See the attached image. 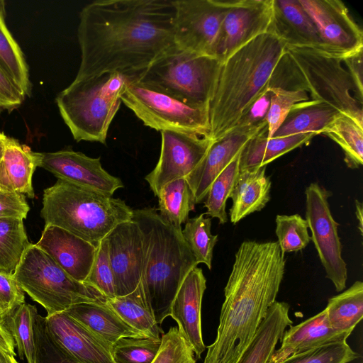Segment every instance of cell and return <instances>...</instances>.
Instances as JSON below:
<instances>
[{
    "instance_id": "6da1fadb",
    "label": "cell",
    "mask_w": 363,
    "mask_h": 363,
    "mask_svg": "<svg viewBox=\"0 0 363 363\" xmlns=\"http://www.w3.org/2000/svg\"><path fill=\"white\" fill-rule=\"evenodd\" d=\"M170 0H98L79 13L75 80L106 73L138 78L174 44Z\"/></svg>"
},
{
    "instance_id": "7a4b0ae2",
    "label": "cell",
    "mask_w": 363,
    "mask_h": 363,
    "mask_svg": "<svg viewBox=\"0 0 363 363\" xmlns=\"http://www.w3.org/2000/svg\"><path fill=\"white\" fill-rule=\"evenodd\" d=\"M284 269L277 242H242L224 289L216 337L203 363H238L276 301Z\"/></svg>"
},
{
    "instance_id": "3957f363",
    "label": "cell",
    "mask_w": 363,
    "mask_h": 363,
    "mask_svg": "<svg viewBox=\"0 0 363 363\" xmlns=\"http://www.w3.org/2000/svg\"><path fill=\"white\" fill-rule=\"evenodd\" d=\"M286 44L274 33L260 34L221 62L208 104L209 138L215 141L239 125L266 91Z\"/></svg>"
},
{
    "instance_id": "277c9868",
    "label": "cell",
    "mask_w": 363,
    "mask_h": 363,
    "mask_svg": "<svg viewBox=\"0 0 363 363\" xmlns=\"http://www.w3.org/2000/svg\"><path fill=\"white\" fill-rule=\"evenodd\" d=\"M342 59L325 50L286 46L269 82V87L304 91L363 126V94L355 86Z\"/></svg>"
},
{
    "instance_id": "5b68a950",
    "label": "cell",
    "mask_w": 363,
    "mask_h": 363,
    "mask_svg": "<svg viewBox=\"0 0 363 363\" xmlns=\"http://www.w3.org/2000/svg\"><path fill=\"white\" fill-rule=\"evenodd\" d=\"M145 247L141 277L157 324L169 316L172 303L188 273L198 264L182 230L165 221L155 208L133 211Z\"/></svg>"
},
{
    "instance_id": "8992f818",
    "label": "cell",
    "mask_w": 363,
    "mask_h": 363,
    "mask_svg": "<svg viewBox=\"0 0 363 363\" xmlns=\"http://www.w3.org/2000/svg\"><path fill=\"white\" fill-rule=\"evenodd\" d=\"M124 201L60 179L43 191L40 216L45 225L63 228L97 247L119 223L130 220Z\"/></svg>"
},
{
    "instance_id": "52a82bcc",
    "label": "cell",
    "mask_w": 363,
    "mask_h": 363,
    "mask_svg": "<svg viewBox=\"0 0 363 363\" xmlns=\"http://www.w3.org/2000/svg\"><path fill=\"white\" fill-rule=\"evenodd\" d=\"M118 73L74 81L56 97L60 114L77 141L106 144L129 80Z\"/></svg>"
},
{
    "instance_id": "ba28073f",
    "label": "cell",
    "mask_w": 363,
    "mask_h": 363,
    "mask_svg": "<svg viewBox=\"0 0 363 363\" xmlns=\"http://www.w3.org/2000/svg\"><path fill=\"white\" fill-rule=\"evenodd\" d=\"M220 64L216 57L174 44L134 79L184 103L208 108Z\"/></svg>"
},
{
    "instance_id": "9c48e42d",
    "label": "cell",
    "mask_w": 363,
    "mask_h": 363,
    "mask_svg": "<svg viewBox=\"0 0 363 363\" xmlns=\"http://www.w3.org/2000/svg\"><path fill=\"white\" fill-rule=\"evenodd\" d=\"M13 276L24 291L47 311V315L64 312L85 302L106 301L94 288L70 277L35 244L24 251Z\"/></svg>"
},
{
    "instance_id": "30bf717a",
    "label": "cell",
    "mask_w": 363,
    "mask_h": 363,
    "mask_svg": "<svg viewBox=\"0 0 363 363\" xmlns=\"http://www.w3.org/2000/svg\"><path fill=\"white\" fill-rule=\"evenodd\" d=\"M121 102L145 125L157 131L170 130L209 138L208 108L184 103L130 79Z\"/></svg>"
},
{
    "instance_id": "8fae6325",
    "label": "cell",
    "mask_w": 363,
    "mask_h": 363,
    "mask_svg": "<svg viewBox=\"0 0 363 363\" xmlns=\"http://www.w3.org/2000/svg\"><path fill=\"white\" fill-rule=\"evenodd\" d=\"M174 42L180 48L216 57L227 6L220 0L172 1Z\"/></svg>"
},
{
    "instance_id": "7c38bea8",
    "label": "cell",
    "mask_w": 363,
    "mask_h": 363,
    "mask_svg": "<svg viewBox=\"0 0 363 363\" xmlns=\"http://www.w3.org/2000/svg\"><path fill=\"white\" fill-rule=\"evenodd\" d=\"M306 220L312 240L323 266L326 277L337 292L345 289L347 264L342 257V245L337 233L339 223L330 212L328 198L331 193L317 183H311L305 191Z\"/></svg>"
},
{
    "instance_id": "4fadbf2b",
    "label": "cell",
    "mask_w": 363,
    "mask_h": 363,
    "mask_svg": "<svg viewBox=\"0 0 363 363\" xmlns=\"http://www.w3.org/2000/svg\"><path fill=\"white\" fill-rule=\"evenodd\" d=\"M157 164L145 179L157 196L167 184L185 178L201 162L213 140L206 136L164 130Z\"/></svg>"
},
{
    "instance_id": "5bb4252c",
    "label": "cell",
    "mask_w": 363,
    "mask_h": 363,
    "mask_svg": "<svg viewBox=\"0 0 363 363\" xmlns=\"http://www.w3.org/2000/svg\"><path fill=\"white\" fill-rule=\"evenodd\" d=\"M313 21L325 51L340 57L363 49V33L340 0H299Z\"/></svg>"
},
{
    "instance_id": "9a60e30c",
    "label": "cell",
    "mask_w": 363,
    "mask_h": 363,
    "mask_svg": "<svg viewBox=\"0 0 363 363\" xmlns=\"http://www.w3.org/2000/svg\"><path fill=\"white\" fill-rule=\"evenodd\" d=\"M225 4L216 52L221 62L252 38L272 31L273 18V0H228Z\"/></svg>"
},
{
    "instance_id": "2e32d148",
    "label": "cell",
    "mask_w": 363,
    "mask_h": 363,
    "mask_svg": "<svg viewBox=\"0 0 363 363\" xmlns=\"http://www.w3.org/2000/svg\"><path fill=\"white\" fill-rule=\"evenodd\" d=\"M105 238L116 296L128 294L139 284L144 269L145 252L142 230L131 219L119 223Z\"/></svg>"
},
{
    "instance_id": "e0dca14e",
    "label": "cell",
    "mask_w": 363,
    "mask_h": 363,
    "mask_svg": "<svg viewBox=\"0 0 363 363\" xmlns=\"http://www.w3.org/2000/svg\"><path fill=\"white\" fill-rule=\"evenodd\" d=\"M266 128V121L240 124L222 138L213 141L201 162L184 178L195 203H201L206 198L217 176L241 152L252 138Z\"/></svg>"
},
{
    "instance_id": "ac0fdd59",
    "label": "cell",
    "mask_w": 363,
    "mask_h": 363,
    "mask_svg": "<svg viewBox=\"0 0 363 363\" xmlns=\"http://www.w3.org/2000/svg\"><path fill=\"white\" fill-rule=\"evenodd\" d=\"M39 167L65 180L112 196L123 187L122 181L106 172L100 157H90L81 152L64 149L52 152H42Z\"/></svg>"
},
{
    "instance_id": "d6986e66",
    "label": "cell",
    "mask_w": 363,
    "mask_h": 363,
    "mask_svg": "<svg viewBox=\"0 0 363 363\" xmlns=\"http://www.w3.org/2000/svg\"><path fill=\"white\" fill-rule=\"evenodd\" d=\"M206 279L199 267L184 278L172 303L169 316L177 323L181 335L191 347L196 359L206 350L201 331V304Z\"/></svg>"
},
{
    "instance_id": "ffe728a7",
    "label": "cell",
    "mask_w": 363,
    "mask_h": 363,
    "mask_svg": "<svg viewBox=\"0 0 363 363\" xmlns=\"http://www.w3.org/2000/svg\"><path fill=\"white\" fill-rule=\"evenodd\" d=\"M50 332L61 347L79 363H116L112 346L65 311L46 315Z\"/></svg>"
},
{
    "instance_id": "44dd1931",
    "label": "cell",
    "mask_w": 363,
    "mask_h": 363,
    "mask_svg": "<svg viewBox=\"0 0 363 363\" xmlns=\"http://www.w3.org/2000/svg\"><path fill=\"white\" fill-rule=\"evenodd\" d=\"M75 280L84 283L91 270L96 248L60 227L45 225L35 244Z\"/></svg>"
},
{
    "instance_id": "7402d4cb",
    "label": "cell",
    "mask_w": 363,
    "mask_h": 363,
    "mask_svg": "<svg viewBox=\"0 0 363 363\" xmlns=\"http://www.w3.org/2000/svg\"><path fill=\"white\" fill-rule=\"evenodd\" d=\"M351 333L333 329L323 309L297 325L289 326L280 340V347L274 350L267 363H281L291 355L328 344L347 341Z\"/></svg>"
},
{
    "instance_id": "603a6c76",
    "label": "cell",
    "mask_w": 363,
    "mask_h": 363,
    "mask_svg": "<svg viewBox=\"0 0 363 363\" xmlns=\"http://www.w3.org/2000/svg\"><path fill=\"white\" fill-rule=\"evenodd\" d=\"M272 31L286 46L325 50L318 31L299 0H273Z\"/></svg>"
},
{
    "instance_id": "cb8c5ba5",
    "label": "cell",
    "mask_w": 363,
    "mask_h": 363,
    "mask_svg": "<svg viewBox=\"0 0 363 363\" xmlns=\"http://www.w3.org/2000/svg\"><path fill=\"white\" fill-rule=\"evenodd\" d=\"M41 159L42 152H33L16 139L8 137L0 162V182L4 190L34 198L32 177Z\"/></svg>"
},
{
    "instance_id": "d4e9b609",
    "label": "cell",
    "mask_w": 363,
    "mask_h": 363,
    "mask_svg": "<svg viewBox=\"0 0 363 363\" xmlns=\"http://www.w3.org/2000/svg\"><path fill=\"white\" fill-rule=\"evenodd\" d=\"M65 312L111 346L123 337H146L124 322L105 301L80 303Z\"/></svg>"
},
{
    "instance_id": "484cf974",
    "label": "cell",
    "mask_w": 363,
    "mask_h": 363,
    "mask_svg": "<svg viewBox=\"0 0 363 363\" xmlns=\"http://www.w3.org/2000/svg\"><path fill=\"white\" fill-rule=\"evenodd\" d=\"M266 167L240 172L230 196V219L233 224L261 211L269 201L272 183L266 175Z\"/></svg>"
},
{
    "instance_id": "4316f807",
    "label": "cell",
    "mask_w": 363,
    "mask_h": 363,
    "mask_svg": "<svg viewBox=\"0 0 363 363\" xmlns=\"http://www.w3.org/2000/svg\"><path fill=\"white\" fill-rule=\"evenodd\" d=\"M267 133V128L252 138L243 147L240 156V172L267 166L277 158L307 143L317 135L313 133H308L268 138Z\"/></svg>"
},
{
    "instance_id": "83f0119b",
    "label": "cell",
    "mask_w": 363,
    "mask_h": 363,
    "mask_svg": "<svg viewBox=\"0 0 363 363\" xmlns=\"http://www.w3.org/2000/svg\"><path fill=\"white\" fill-rule=\"evenodd\" d=\"M287 303L275 301L269 308L250 347L238 363H267L285 330L292 325Z\"/></svg>"
},
{
    "instance_id": "f1b7e54d",
    "label": "cell",
    "mask_w": 363,
    "mask_h": 363,
    "mask_svg": "<svg viewBox=\"0 0 363 363\" xmlns=\"http://www.w3.org/2000/svg\"><path fill=\"white\" fill-rule=\"evenodd\" d=\"M105 302L124 322L146 337L157 339L164 333L156 322L141 280L131 293L107 298Z\"/></svg>"
},
{
    "instance_id": "f546056e",
    "label": "cell",
    "mask_w": 363,
    "mask_h": 363,
    "mask_svg": "<svg viewBox=\"0 0 363 363\" xmlns=\"http://www.w3.org/2000/svg\"><path fill=\"white\" fill-rule=\"evenodd\" d=\"M340 113L330 105L309 99L294 104L272 138L300 133L321 134L323 129Z\"/></svg>"
},
{
    "instance_id": "4dcf8cb0",
    "label": "cell",
    "mask_w": 363,
    "mask_h": 363,
    "mask_svg": "<svg viewBox=\"0 0 363 363\" xmlns=\"http://www.w3.org/2000/svg\"><path fill=\"white\" fill-rule=\"evenodd\" d=\"M5 2L0 0V68L25 96H30L32 84L28 65L5 21Z\"/></svg>"
},
{
    "instance_id": "1f68e13d",
    "label": "cell",
    "mask_w": 363,
    "mask_h": 363,
    "mask_svg": "<svg viewBox=\"0 0 363 363\" xmlns=\"http://www.w3.org/2000/svg\"><path fill=\"white\" fill-rule=\"evenodd\" d=\"M332 328L352 333L363 317V283L356 281L350 288L328 299L325 308Z\"/></svg>"
},
{
    "instance_id": "d6a6232c",
    "label": "cell",
    "mask_w": 363,
    "mask_h": 363,
    "mask_svg": "<svg viewBox=\"0 0 363 363\" xmlns=\"http://www.w3.org/2000/svg\"><path fill=\"white\" fill-rule=\"evenodd\" d=\"M324 134L335 141L344 152V161L351 169L363 164V126L342 113H338L323 129Z\"/></svg>"
},
{
    "instance_id": "836d02e7",
    "label": "cell",
    "mask_w": 363,
    "mask_h": 363,
    "mask_svg": "<svg viewBox=\"0 0 363 363\" xmlns=\"http://www.w3.org/2000/svg\"><path fill=\"white\" fill-rule=\"evenodd\" d=\"M159 214L168 223L182 230V224L194 210L192 193L184 178L174 180L164 186L158 195Z\"/></svg>"
},
{
    "instance_id": "e575fe53",
    "label": "cell",
    "mask_w": 363,
    "mask_h": 363,
    "mask_svg": "<svg viewBox=\"0 0 363 363\" xmlns=\"http://www.w3.org/2000/svg\"><path fill=\"white\" fill-rule=\"evenodd\" d=\"M38 314L35 306L24 303L4 320L17 347L18 357L21 360L26 357L28 363H35L33 325Z\"/></svg>"
},
{
    "instance_id": "d590c367",
    "label": "cell",
    "mask_w": 363,
    "mask_h": 363,
    "mask_svg": "<svg viewBox=\"0 0 363 363\" xmlns=\"http://www.w3.org/2000/svg\"><path fill=\"white\" fill-rule=\"evenodd\" d=\"M30 244L23 219H0V271L13 273Z\"/></svg>"
},
{
    "instance_id": "8d00e7d4",
    "label": "cell",
    "mask_w": 363,
    "mask_h": 363,
    "mask_svg": "<svg viewBox=\"0 0 363 363\" xmlns=\"http://www.w3.org/2000/svg\"><path fill=\"white\" fill-rule=\"evenodd\" d=\"M240 152L214 179L206 196L205 214L217 218L220 224H224L228 221L226 201L230 198L240 174Z\"/></svg>"
},
{
    "instance_id": "74e56055",
    "label": "cell",
    "mask_w": 363,
    "mask_h": 363,
    "mask_svg": "<svg viewBox=\"0 0 363 363\" xmlns=\"http://www.w3.org/2000/svg\"><path fill=\"white\" fill-rule=\"evenodd\" d=\"M204 215L201 213L188 219L182 234L197 264H205L211 269L213 251L218 241V235L211 233V219L205 218Z\"/></svg>"
},
{
    "instance_id": "f35d334b",
    "label": "cell",
    "mask_w": 363,
    "mask_h": 363,
    "mask_svg": "<svg viewBox=\"0 0 363 363\" xmlns=\"http://www.w3.org/2000/svg\"><path fill=\"white\" fill-rule=\"evenodd\" d=\"M306 219L298 214L277 215L276 217L277 242L282 253L304 249L311 240Z\"/></svg>"
},
{
    "instance_id": "ab89813d",
    "label": "cell",
    "mask_w": 363,
    "mask_h": 363,
    "mask_svg": "<svg viewBox=\"0 0 363 363\" xmlns=\"http://www.w3.org/2000/svg\"><path fill=\"white\" fill-rule=\"evenodd\" d=\"M161 342V337H123L112 345L111 353L116 363H151Z\"/></svg>"
},
{
    "instance_id": "60d3db41",
    "label": "cell",
    "mask_w": 363,
    "mask_h": 363,
    "mask_svg": "<svg viewBox=\"0 0 363 363\" xmlns=\"http://www.w3.org/2000/svg\"><path fill=\"white\" fill-rule=\"evenodd\" d=\"M35 363H79L70 357L50 332L45 317L38 314L34 325Z\"/></svg>"
},
{
    "instance_id": "b9f144b4",
    "label": "cell",
    "mask_w": 363,
    "mask_h": 363,
    "mask_svg": "<svg viewBox=\"0 0 363 363\" xmlns=\"http://www.w3.org/2000/svg\"><path fill=\"white\" fill-rule=\"evenodd\" d=\"M267 89L271 96L266 117L267 137L271 138L286 118L291 107L298 102L309 100L310 97L304 91H289L279 87Z\"/></svg>"
},
{
    "instance_id": "7bdbcfd3",
    "label": "cell",
    "mask_w": 363,
    "mask_h": 363,
    "mask_svg": "<svg viewBox=\"0 0 363 363\" xmlns=\"http://www.w3.org/2000/svg\"><path fill=\"white\" fill-rule=\"evenodd\" d=\"M359 357V354L344 341L291 355L281 363H349Z\"/></svg>"
},
{
    "instance_id": "ee69618b",
    "label": "cell",
    "mask_w": 363,
    "mask_h": 363,
    "mask_svg": "<svg viewBox=\"0 0 363 363\" xmlns=\"http://www.w3.org/2000/svg\"><path fill=\"white\" fill-rule=\"evenodd\" d=\"M84 283L99 291L106 299L116 296L113 274L106 238L96 248L91 270Z\"/></svg>"
},
{
    "instance_id": "f6af8a7d",
    "label": "cell",
    "mask_w": 363,
    "mask_h": 363,
    "mask_svg": "<svg viewBox=\"0 0 363 363\" xmlns=\"http://www.w3.org/2000/svg\"><path fill=\"white\" fill-rule=\"evenodd\" d=\"M161 340L160 350L151 363H196L191 347L177 327H171Z\"/></svg>"
},
{
    "instance_id": "bcb514c9",
    "label": "cell",
    "mask_w": 363,
    "mask_h": 363,
    "mask_svg": "<svg viewBox=\"0 0 363 363\" xmlns=\"http://www.w3.org/2000/svg\"><path fill=\"white\" fill-rule=\"evenodd\" d=\"M25 303V292L13 273L0 271V320H5Z\"/></svg>"
},
{
    "instance_id": "7dc6e473",
    "label": "cell",
    "mask_w": 363,
    "mask_h": 363,
    "mask_svg": "<svg viewBox=\"0 0 363 363\" xmlns=\"http://www.w3.org/2000/svg\"><path fill=\"white\" fill-rule=\"evenodd\" d=\"M30 210L25 196L15 191H0V219L27 217Z\"/></svg>"
},
{
    "instance_id": "c3c4849f",
    "label": "cell",
    "mask_w": 363,
    "mask_h": 363,
    "mask_svg": "<svg viewBox=\"0 0 363 363\" xmlns=\"http://www.w3.org/2000/svg\"><path fill=\"white\" fill-rule=\"evenodd\" d=\"M26 96L0 68V114L21 106Z\"/></svg>"
},
{
    "instance_id": "681fc988",
    "label": "cell",
    "mask_w": 363,
    "mask_h": 363,
    "mask_svg": "<svg viewBox=\"0 0 363 363\" xmlns=\"http://www.w3.org/2000/svg\"><path fill=\"white\" fill-rule=\"evenodd\" d=\"M363 49H361L342 60L346 69L358 89L363 94Z\"/></svg>"
},
{
    "instance_id": "f907efd6",
    "label": "cell",
    "mask_w": 363,
    "mask_h": 363,
    "mask_svg": "<svg viewBox=\"0 0 363 363\" xmlns=\"http://www.w3.org/2000/svg\"><path fill=\"white\" fill-rule=\"evenodd\" d=\"M0 352L16 356L15 342L4 320H0Z\"/></svg>"
},
{
    "instance_id": "816d5d0a",
    "label": "cell",
    "mask_w": 363,
    "mask_h": 363,
    "mask_svg": "<svg viewBox=\"0 0 363 363\" xmlns=\"http://www.w3.org/2000/svg\"><path fill=\"white\" fill-rule=\"evenodd\" d=\"M355 208H356L355 214H356L357 219L359 223L358 228L360 231L361 235H362L363 234V215H362L363 207H362V203L360 201H359L358 200L355 201Z\"/></svg>"
},
{
    "instance_id": "f5cc1de1",
    "label": "cell",
    "mask_w": 363,
    "mask_h": 363,
    "mask_svg": "<svg viewBox=\"0 0 363 363\" xmlns=\"http://www.w3.org/2000/svg\"><path fill=\"white\" fill-rule=\"evenodd\" d=\"M0 363H18L15 357L9 354L0 352Z\"/></svg>"
},
{
    "instance_id": "db71d44e",
    "label": "cell",
    "mask_w": 363,
    "mask_h": 363,
    "mask_svg": "<svg viewBox=\"0 0 363 363\" xmlns=\"http://www.w3.org/2000/svg\"><path fill=\"white\" fill-rule=\"evenodd\" d=\"M7 138L8 136H6L4 133H0V162L1 161L4 155Z\"/></svg>"
},
{
    "instance_id": "11a10c76",
    "label": "cell",
    "mask_w": 363,
    "mask_h": 363,
    "mask_svg": "<svg viewBox=\"0 0 363 363\" xmlns=\"http://www.w3.org/2000/svg\"><path fill=\"white\" fill-rule=\"evenodd\" d=\"M0 191H5L1 184V182H0Z\"/></svg>"
}]
</instances>
